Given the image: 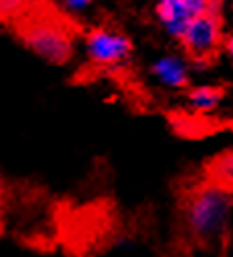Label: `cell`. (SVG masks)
Wrapping results in <instances>:
<instances>
[{
    "instance_id": "1",
    "label": "cell",
    "mask_w": 233,
    "mask_h": 257,
    "mask_svg": "<svg viewBox=\"0 0 233 257\" xmlns=\"http://www.w3.org/2000/svg\"><path fill=\"white\" fill-rule=\"evenodd\" d=\"M231 196L229 191L210 183L196 189L186 206V222L194 237L202 243L219 241L229 222Z\"/></svg>"
},
{
    "instance_id": "2",
    "label": "cell",
    "mask_w": 233,
    "mask_h": 257,
    "mask_svg": "<svg viewBox=\"0 0 233 257\" xmlns=\"http://www.w3.org/2000/svg\"><path fill=\"white\" fill-rule=\"evenodd\" d=\"M19 33L29 48H33L39 56H44L50 62H64L70 56V35L52 17H46L41 13L33 15L23 21Z\"/></svg>"
},
{
    "instance_id": "3",
    "label": "cell",
    "mask_w": 233,
    "mask_h": 257,
    "mask_svg": "<svg viewBox=\"0 0 233 257\" xmlns=\"http://www.w3.org/2000/svg\"><path fill=\"white\" fill-rule=\"evenodd\" d=\"M182 44L186 52L194 60L210 58L221 44V21L217 13L206 11L190 21V25L182 33Z\"/></svg>"
},
{
    "instance_id": "4",
    "label": "cell",
    "mask_w": 233,
    "mask_h": 257,
    "mask_svg": "<svg viewBox=\"0 0 233 257\" xmlns=\"http://www.w3.org/2000/svg\"><path fill=\"white\" fill-rule=\"evenodd\" d=\"M132 52L130 39L114 29H93L87 35V54L95 64L112 66L120 64Z\"/></svg>"
},
{
    "instance_id": "5",
    "label": "cell",
    "mask_w": 233,
    "mask_h": 257,
    "mask_svg": "<svg viewBox=\"0 0 233 257\" xmlns=\"http://www.w3.org/2000/svg\"><path fill=\"white\" fill-rule=\"evenodd\" d=\"M213 0H157V19L172 37H182L194 17L210 11Z\"/></svg>"
},
{
    "instance_id": "6",
    "label": "cell",
    "mask_w": 233,
    "mask_h": 257,
    "mask_svg": "<svg viewBox=\"0 0 233 257\" xmlns=\"http://www.w3.org/2000/svg\"><path fill=\"white\" fill-rule=\"evenodd\" d=\"M151 72L167 89H182L188 84V66L180 56H161L151 66Z\"/></svg>"
},
{
    "instance_id": "7",
    "label": "cell",
    "mask_w": 233,
    "mask_h": 257,
    "mask_svg": "<svg viewBox=\"0 0 233 257\" xmlns=\"http://www.w3.org/2000/svg\"><path fill=\"white\" fill-rule=\"evenodd\" d=\"M223 101V93L215 87H196L194 91H190L188 103L194 107L200 113H210L215 111Z\"/></svg>"
},
{
    "instance_id": "8",
    "label": "cell",
    "mask_w": 233,
    "mask_h": 257,
    "mask_svg": "<svg viewBox=\"0 0 233 257\" xmlns=\"http://www.w3.org/2000/svg\"><path fill=\"white\" fill-rule=\"evenodd\" d=\"M210 177H213L215 185L227 191L233 189V151H227L213 161V165H210Z\"/></svg>"
},
{
    "instance_id": "9",
    "label": "cell",
    "mask_w": 233,
    "mask_h": 257,
    "mask_svg": "<svg viewBox=\"0 0 233 257\" xmlns=\"http://www.w3.org/2000/svg\"><path fill=\"white\" fill-rule=\"evenodd\" d=\"M70 11H85L89 5H91V0H62Z\"/></svg>"
},
{
    "instance_id": "10",
    "label": "cell",
    "mask_w": 233,
    "mask_h": 257,
    "mask_svg": "<svg viewBox=\"0 0 233 257\" xmlns=\"http://www.w3.org/2000/svg\"><path fill=\"white\" fill-rule=\"evenodd\" d=\"M23 5V0H0V13H11Z\"/></svg>"
},
{
    "instance_id": "11",
    "label": "cell",
    "mask_w": 233,
    "mask_h": 257,
    "mask_svg": "<svg viewBox=\"0 0 233 257\" xmlns=\"http://www.w3.org/2000/svg\"><path fill=\"white\" fill-rule=\"evenodd\" d=\"M225 46H227V54H229V58H231V62H233V33H231V35L227 37Z\"/></svg>"
},
{
    "instance_id": "12",
    "label": "cell",
    "mask_w": 233,
    "mask_h": 257,
    "mask_svg": "<svg viewBox=\"0 0 233 257\" xmlns=\"http://www.w3.org/2000/svg\"><path fill=\"white\" fill-rule=\"evenodd\" d=\"M0 198H3V179H0Z\"/></svg>"
}]
</instances>
